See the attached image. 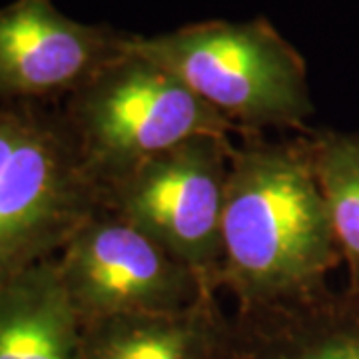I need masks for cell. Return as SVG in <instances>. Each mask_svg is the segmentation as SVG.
Instances as JSON below:
<instances>
[{"instance_id":"obj_1","label":"cell","mask_w":359,"mask_h":359,"mask_svg":"<svg viewBox=\"0 0 359 359\" xmlns=\"http://www.w3.org/2000/svg\"><path fill=\"white\" fill-rule=\"evenodd\" d=\"M341 262L308 132L233 144L222 219V290L236 306L309 294Z\"/></svg>"},{"instance_id":"obj_2","label":"cell","mask_w":359,"mask_h":359,"mask_svg":"<svg viewBox=\"0 0 359 359\" xmlns=\"http://www.w3.org/2000/svg\"><path fill=\"white\" fill-rule=\"evenodd\" d=\"M130 44L180 78L242 136L268 128L309 132L313 102L306 60L264 16L132 34Z\"/></svg>"},{"instance_id":"obj_3","label":"cell","mask_w":359,"mask_h":359,"mask_svg":"<svg viewBox=\"0 0 359 359\" xmlns=\"http://www.w3.org/2000/svg\"><path fill=\"white\" fill-rule=\"evenodd\" d=\"M100 208L65 112L0 106V283L60 254Z\"/></svg>"},{"instance_id":"obj_4","label":"cell","mask_w":359,"mask_h":359,"mask_svg":"<svg viewBox=\"0 0 359 359\" xmlns=\"http://www.w3.org/2000/svg\"><path fill=\"white\" fill-rule=\"evenodd\" d=\"M130 40L126 52L68 96L62 108L100 190L188 138L238 134L180 78L134 50Z\"/></svg>"},{"instance_id":"obj_5","label":"cell","mask_w":359,"mask_h":359,"mask_svg":"<svg viewBox=\"0 0 359 359\" xmlns=\"http://www.w3.org/2000/svg\"><path fill=\"white\" fill-rule=\"evenodd\" d=\"M231 152V136H194L100 190L104 210L154 238L214 295L222 290V219Z\"/></svg>"},{"instance_id":"obj_6","label":"cell","mask_w":359,"mask_h":359,"mask_svg":"<svg viewBox=\"0 0 359 359\" xmlns=\"http://www.w3.org/2000/svg\"><path fill=\"white\" fill-rule=\"evenodd\" d=\"M56 262L80 325L122 313L178 311L208 294L184 262L104 208L78 228Z\"/></svg>"},{"instance_id":"obj_7","label":"cell","mask_w":359,"mask_h":359,"mask_svg":"<svg viewBox=\"0 0 359 359\" xmlns=\"http://www.w3.org/2000/svg\"><path fill=\"white\" fill-rule=\"evenodd\" d=\"M130 36L78 22L54 0H13L0 8V106L72 96L126 52Z\"/></svg>"},{"instance_id":"obj_8","label":"cell","mask_w":359,"mask_h":359,"mask_svg":"<svg viewBox=\"0 0 359 359\" xmlns=\"http://www.w3.org/2000/svg\"><path fill=\"white\" fill-rule=\"evenodd\" d=\"M216 359H359V294L316 292L236 306Z\"/></svg>"},{"instance_id":"obj_9","label":"cell","mask_w":359,"mask_h":359,"mask_svg":"<svg viewBox=\"0 0 359 359\" xmlns=\"http://www.w3.org/2000/svg\"><path fill=\"white\" fill-rule=\"evenodd\" d=\"M226 321L210 294L178 311L110 316L82 325L74 359H216Z\"/></svg>"},{"instance_id":"obj_10","label":"cell","mask_w":359,"mask_h":359,"mask_svg":"<svg viewBox=\"0 0 359 359\" xmlns=\"http://www.w3.org/2000/svg\"><path fill=\"white\" fill-rule=\"evenodd\" d=\"M80 332L56 257L0 283V359H74Z\"/></svg>"},{"instance_id":"obj_11","label":"cell","mask_w":359,"mask_h":359,"mask_svg":"<svg viewBox=\"0 0 359 359\" xmlns=\"http://www.w3.org/2000/svg\"><path fill=\"white\" fill-rule=\"evenodd\" d=\"M308 138L335 244L347 264L346 290L359 294V134L309 130Z\"/></svg>"}]
</instances>
